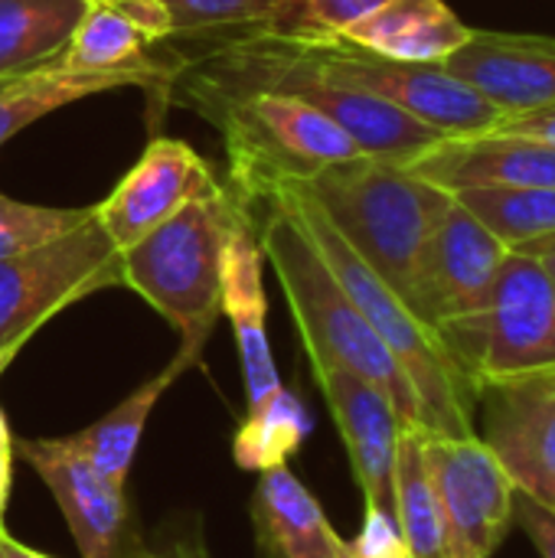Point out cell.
Returning a JSON list of instances; mask_svg holds the SVG:
<instances>
[{
	"label": "cell",
	"mask_w": 555,
	"mask_h": 558,
	"mask_svg": "<svg viewBox=\"0 0 555 558\" xmlns=\"http://www.w3.org/2000/svg\"><path fill=\"white\" fill-rule=\"evenodd\" d=\"M258 248L262 258L275 268L311 366H337L373 383L393 399L406 428H422L419 399L402 366L360 314V307L350 301V294L340 288L330 265L304 232L301 219L278 193L265 199Z\"/></svg>",
	"instance_id": "cell-1"
},
{
	"label": "cell",
	"mask_w": 555,
	"mask_h": 558,
	"mask_svg": "<svg viewBox=\"0 0 555 558\" xmlns=\"http://www.w3.org/2000/svg\"><path fill=\"white\" fill-rule=\"evenodd\" d=\"M278 196L288 199L294 216L301 219L304 232L330 265L340 288L389 347L396 363L402 366L422 412V428L432 435H474V389L451 363L448 350L442 347L438 333L429 330L409 304L343 242L324 209L301 190L288 186Z\"/></svg>",
	"instance_id": "cell-2"
},
{
	"label": "cell",
	"mask_w": 555,
	"mask_h": 558,
	"mask_svg": "<svg viewBox=\"0 0 555 558\" xmlns=\"http://www.w3.org/2000/svg\"><path fill=\"white\" fill-rule=\"evenodd\" d=\"M183 105L219 128L229 157V196L236 203H265L363 154L340 124L291 95H186Z\"/></svg>",
	"instance_id": "cell-3"
},
{
	"label": "cell",
	"mask_w": 555,
	"mask_h": 558,
	"mask_svg": "<svg viewBox=\"0 0 555 558\" xmlns=\"http://www.w3.org/2000/svg\"><path fill=\"white\" fill-rule=\"evenodd\" d=\"M334 222L343 242L406 301L425 239L451 193L406 163L360 154L321 170L301 186Z\"/></svg>",
	"instance_id": "cell-4"
},
{
	"label": "cell",
	"mask_w": 555,
	"mask_h": 558,
	"mask_svg": "<svg viewBox=\"0 0 555 558\" xmlns=\"http://www.w3.org/2000/svg\"><path fill=\"white\" fill-rule=\"evenodd\" d=\"M242 206L219 186L121 252V288L141 294L186 343L213 337L222 317V252Z\"/></svg>",
	"instance_id": "cell-5"
},
{
	"label": "cell",
	"mask_w": 555,
	"mask_h": 558,
	"mask_svg": "<svg viewBox=\"0 0 555 558\" xmlns=\"http://www.w3.org/2000/svg\"><path fill=\"white\" fill-rule=\"evenodd\" d=\"M474 396L555 373V281L540 258L510 252L487 304L438 330Z\"/></svg>",
	"instance_id": "cell-6"
},
{
	"label": "cell",
	"mask_w": 555,
	"mask_h": 558,
	"mask_svg": "<svg viewBox=\"0 0 555 558\" xmlns=\"http://www.w3.org/2000/svg\"><path fill=\"white\" fill-rule=\"evenodd\" d=\"M272 33V29H268ZM317 75L386 98L415 121L435 128L445 137H468L494 131L507 114L487 101L464 78L451 75L442 62H399L360 49L340 36H288L275 33Z\"/></svg>",
	"instance_id": "cell-7"
},
{
	"label": "cell",
	"mask_w": 555,
	"mask_h": 558,
	"mask_svg": "<svg viewBox=\"0 0 555 558\" xmlns=\"http://www.w3.org/2000/svg\"><path fill=\"white\" fill-rule=\"evenodd\" d=\"M121 284V252L92 216L62 239L0 262V376L65 307Z\"/></svg>",
	"instance_id": "cell-8"
},
{
	"label": "cell",
	"mask_w": 555,
	"mask_h": 558,
	"mask_svg": "<svg viewBox=\"0 0 555 558\" xmlns=\"http://www.w3.org/2000/svg\"><path fill=\"white\" fill-rule=\"evenodd\" d=\"M425 461L438 490L451 558H491L510 533L517 484L478 435L425 432Z\"/></svg>",
	"instance_id": "cell-9"
},
{
	"label": "cell",
	"mask_w": 555,
	"mask_h": 558,
	"mask_svg": "<svg viewBox=\"0 0 555 558\" xmlns=\"http://www.w3.org/2000/svg\"><path fill=\"white\" fill-rule=\"evenodd\" d=\"M507 258L510 248L451 196L422 245L406 304L429 330L438 333L487 304Z\"/></svg>",
	"instance_id": "cell-10"
},
{
	"label": "cell",
	"mask_w": 555,
	"mask_h": 558,
	"mask_svg": "<svg viewBox=\"0 0 555 558\" xmlns=\"http://www.w3.org/2000/svg\"><path fill=\"white\" fill-rule=\"evenodd\" d=\"M13 451L52 494L79 558H124L137 546V539L131 543L128 490L101 477L69 438H23L13 441Z\"/></svg>",
	"instance_id": "cell-11"
},
{
	"label": "cell",
	"mask_w": 555,
	"mask_h": 558,
	"mask_svg": "<svg viewBox=\"0 0 555 558\" xmlns=\"http://www.w3.org/2000/svg\"><path fill=\"white\" fill-rule=\"evenodd\" d=\"M216 190L219 183L209 163L186 141L154 137L108 199L95 206V219L111 235L118 252H124L183 206Z\"/></svg>",
	"instance_id": "cell-12"
},
{
	"label": "cell",
	"mask_w": 555,
	"mask_h": 558,
	"mask_svg": "<svg viewBox=\"0 0 555 558\" xmlns=\"http://www.w3.org/2000/svg\"><path fill=\"white\" fill-rule=\"evenodd\" d=\"M311 369L324 392L330 418L340 432V441L347 448L363 504L393 513V468H396L399 435L406 428L393 399L373 383L347 369L337 366H311Z\"/></svg>",
	"instance_id": "cell-13"
},
{
	"label": "cell",
	"mask_w": 555,
	"mask_h": 558,
	"mask_svg": "<svg viewBox=\"0 0 555 558\" xmlns=\"http://www.w3.org/2000/svg\"><path fill=\"white\" fill-rule=\"evenodd\" d=\"M478 402L487 405L484 441L517 490L546 504L555 487V373L491 386Z\"/></svg>",
	"instance_id": "cell-14"
},
{
	"label": "cell",
	"mask_w": 555,
	"mask_h": 558,
	"mask_svg": "<svg viewBox=\"0 0 555 558\" xmlns=\"http://www.w3.org/2000/svg\"><path fill=\"white\" fill-rule=\"evenodd\" d=\"M442 65L504 114L555 105V36L474 29Z\"/></svg>",
	"instance_id": "cell-15"
},
{
	"label": "cell",
	"mask_w": 555,
	"mask_h": 558,
	"mask_svg": "<svg viewBox=\"0 0 555 558\" xmlns=\"http://www.w3.org/2000/svg\"><path fill=\"white\" fill-rule=\"evenodd\" d=\"M409 170L451 196L461 190L555 186V144L494 128L468 137H442Z\"/></svg>",
	"instance_id": "cell-16"
},
{
	"label": "cell",
	"mask_w": 555,
	"mask_h": 558,
	"mask_svg": "<svg viewBox=\"0 0 555 558\" xmlns=\"http://www.w3.org/2000/svg\"><path fill=\"white\" fill-rule=\"evenodd\" d=\"M222 317L232 324L249 409H255L281 389V376L265 327L268 301L262 284V248L245 216L232 226L222 252Z\"/></svg>",
	"instance_id": "cell-17"
},
{
	"label": "cell",
	"mask_w": 555,
	"mask_h": 558,
	"mask_svg": "<svg viewBox=\"0 0 555 558\" xmlns=\"http://www.w3.org/2000/svg\"><path fill=\"white\" fill-rule=\"evenodd\" d=\"M249 510L262 558H347L343 536L291 468L265 471Z\"/></svg>",
	"instance_id": "cell-18"
},
{
	"label": "cell",
	"mask_w": 555,
	"mask_h": 558,
	"mask_svg": "<svg viewBox=\"0 0 555 558\" xmlns=\"http://www.w3.org/2000/svg\"><path fill=\"white\" fill-rule=\"evenodd\" d=\"M177 65H164L160 59H144L124 69H111V72H82V69H65L56 62L26 72L20 78H13L3 92H0V147L16 137L23 128L36 124L39 118L79 101V98H92L101 92H114L124 85H141V88H160L170 85Z\"/></svg>",
	"instance_id": "cell-19"
},
{
	"label": "cell",
	"mask_w": 555,
	"mask_h": 558,
	"mask_svg": "<svg viewBox=\"0 0 555 558\" xmlns=\"http://www.w3.org/2000/svg\"><path fill=\"white\" fill-rule=\"evenodd\" d=\"M167 39L170 20L160 0H88L59 65L111 72L150 59Z\"/></svg>",
	"instance_id": "cell-20"
},
{
	"label": "cell",
	"mask_w": 555,
	"mask_h": 558,
	"mask_svg": "<svg viewBox=\"0 0 555 558\" xmlns=\"http://www.w3.org/2000/svg\"><path fill=\"white\" fill-rule=\"evenodd\" d=\"M203 356V343H180L177 356L157 373L150 376L147 383H141L134 392H128L111 412H105L98 422L85 425L82 432L75 435H65L69 445L88 458L95 464V471L101 477H108L114 487L128 490V474H131V464L137 458V448H141V438H144V428L154 415V409L160 405V399L167 396V389L200 363Z\"/></svg>",
	"instance_id": "cell-21"
},
{
	"label": "cell",
	"mask_w": 555,
	"mask_h": 558,
	"mask_svg": "<svg viewBox=\"0 0 555 558\" xmlns=\"http://www.w3.org/2000/svg\"><path fill=\"white\" fill-rule=\"evenodd\" d=\"M468 26L445 0H389L340 39L399 62H445L471 39Z\"/></svg>",
	"instance_id": "cell-22"
},
{
	"label": "cell",
	"mask_w": 555,
	"mask_h": 558,
	"mask_svg": "<svg viewBox=\"0 0 555 558\" xmlns=\"http://www.w3.org/2000/svg\"><path fill=\"white\" fill-rule=\"evenodd\" d=\"M88 0H0V78H20L62 56Z\"/></svg>",
	"instance_id": "cell-23"
},
{
	"label": "cell",
	"mask_w": 555,
	"mask_h": 558,
	"mask_svg": "<svg viewBox=\"0 0 555 558\" xmlns=\"http://www.w3.org/2000/svg\"><path fill=\"white\" fill-rule=\"evenodd\" d=\"M393 513L412 558H451L438 490L425 461V428H402L393 468Z\"/></svg>",
	"instance_id": "cell-24"
},
{
	"label": "cell",
	"mask_w": 555,
	"mask_h": 558,
	"mask_svg": "<svg viewBox=\"0 0 555 558\" xmlns=\"http://www.w3.org/2000/svg\"><path fill=\"white\" fill-rule=\"evenodd\" d=\"M314 432L304 399L291 389H278L262 405L249 409L245 422L232 435V461L242 471H275L288 468V458L301 451Z\"/></svg>",
	"instance_id": "cell-25"
},
{
	"label": "cell",
	"mask_w": 555,
	"mask_h": 558,
	"mask_svg": "<svg viewBox=\"0 0 555 558\" xmlns=\"http://www.w3.org/2000/svg\"><path fill=\"white\" fill-rule=\"evenodd\" d=\"M455 199L484 222L510 252L555 235V186H497V190H461Z\"/></svg>",
	"instance_id": "cell-26"
},
{
	"label": "cell",
	"mask_w": 555,
	"mask_h": 558,
	"mask_svg": "<svg viewBox=\"0 0 555 558\" xmlns=\"http://www.w3.org/2000/svg\"><path fill=\"white\" fill-rule=\"evenodd\" d=\"M170 20V36L203 33H255L278 26L301 0H160Z\"/></svg>",
	"instance_id": "cell-27"
},
{
	"label": "cell",
	"mask_w": 555,
	"mask_h": 558,
	"mask_svg": "<svg viewBox=\"0 0 555 558\" xmlns=\"http://www.w3.org/2000/svg\"><path fill=\"white\" fill-rule=\"evenodd\" d=\"M88 216H92V206L85 209L36 206V203H20L0 193V262L62 239L65 232L79 229Z\"/></svg>",
	"instance_id": "cell-28"
},
{
	"label": "cell",
	"mask_w": 555,
	"mask_h": 558,
	"mask_svg": "<svg viewBox=\"0 0 555 558\" xmlns=\"http://www.w3.org/2000/svg\"><path fill=\"white\" fill-rule=\"evenodd\" d=\"M389 0H301L272 33L288 36H340Z\"/></svg>",
	"instance_id": "cell-29"
},
{
	"label": "cell",
	"mask_w": 555,
	"mask_h": 558,
	"mask_svg": "<svg viewBox=\"0 0 555 558\" xmlns=\"http://www.w3.org/2000/svg\"><path fill=\"white\" fill-rule=\"evenodd\" d=\"M347 558H412L396 523V513L366 504L360 533L353 543H347Z\"/></svg>",
	"instance_id": "cell-30"
},
{
	"label": "cell",
	"mask_w": 555,
	"mask_h": 558,
	"mask_svg": "<svg viewBox=\"0 0 555 558\" xmlns=\"http://www.w3.org/2000/svg\"><path fill=\"white\" fill-rule=\"evenodd\" d=\"M514 523H520V530L530 536V543L536 546L540 556L555 558V510L540 504L536 497L517 490V497H514Z\"/></svg>",
	"instance_id": "cell-31"
},
{
	"label": "cell",
	"mask_w": 555,
	"mask_h": 558,
	"mask_svg": "<svg viewBox=\"0 0 555 558\" xmlns=\"http://www.w3.org/2000/svg\"><path fill=\"white\" fill-rule=\"evenodd\" d=\"M124 558H213V553H209L200 520H190L183 530L170 533L164 543H157V546L137 543Z\"/></svg>",
	"instance_id": "cell-32"
},
{
	"label": "cell",
	"mask_w": 555,
	"mask_h": 558,
	"mask_svg": "<svg viewBox=\"0 0 555 558\" xmlns=\"http://www.w3.org/2000/svg\"><path fill=\"white\" fill-rule=\"evenodd\" d=\"M497 131H510V134H523V137H533V141L555 144V105H543V108H533V111L507 114L497 124Z\"/></svg>",
	"instance_id": "cell-33"
},
{
	"label": "cell",
	"mask_w": 555,
	"mask_h": 558,
	"mask_svg": "<svg viewBox=\"0 0 555 558\" xmlns=\"http://www.w3.org/2000/svg\"><path fill=\"white\" fill-rule=\"evenodd\" d=\"M13 454H16V451H0V530H7V526H3V517H7L10 481H13Z\"/></svg>",
	"instance_id": "cell-34"
},
{
	"label": "cell",
	"mask_w": 555,
	"mask_h": 558,
	"mask_svg": "<svg viewBox=\"0 0 555 558\" xmlns=\"http://www.w3.org/2000/svg\"><path fill=\"white\" fill-rule=\"evenodd\" d=\"M0 558H52V556H46V553H39V549H29V546H23L20 539H13L7 530H0Z\"/></svg>",
	"instance_id": "cell-35"
},
{
	"label": "cell",
	"mask_w": 555,
	"mask_h": 558,
	"mask_svg": "<svg viewBox=\"0 0 555 558\" xmlns=\"http://www.w3.org/2000/svg\"><path fill=\"white\" fill-rule=\"evenodd\" d=\"M517 255H530V258H543V255H553L555 252V235H543V239H533L520 248H514Z\"/></svg>",
	"instance_id": "cell-36"
},
{
	"label": "cell",
	"mask_w": 555,
	"mask_h": 558,
	"mask_svg": "<svg viewBox=\"0 0 555 558\" xmlns=\"http://www.w3.org/2000/svg\"><path fill=\"white\" fill-rule=\"evenodd\" d=\"M0 451H13V435H10V422L0 412Z\"/></svg>",
	"instance_id": "cell-37"
},
{
	"label": "cell",
	"mask_w": 555,
	"mask_h": 558,
	"mask_svg": "<svg viewBox=\"0 0 555 558\" xmlns=\"http://www.w3.org/2000/svg\"><path fill=\"white\" fill-rule=\"evenodd\" d=\"M540 262H543V268H546V271L553 275V281H555V252H553V255H543Z\"/></svg>",
	"instance_id": "cell-38"
},
{
	"label": "cell",
	"mask_w": 555,
	"mask_h": 558,
	"mask_svg": "<svg viewBox=\"0 0 555 558\" xmlns=\"http://www.w3.org/2000/svg\"><path fill=\"white\" fill-rule=\"evenodd\" d=\"M546 507H550V510H555V487H553V494H550V500H546Z\"/></svg>",
	"instance_id": "cell-39"
},
{
	"label": "cell",
	"mask_w": 555,
	"mask_h": 558,
	"mask_svg": "<svg viewBox=\"0 0 555 558\" xmlns=\"http://www.w3.org/2000/svg\"><path fill=\"white\" fill-rule=\"evenodd\" d=\"M10 82H13V78H0V92H3V88H7Z\"/></svg>",
	"instance_id": "cell-40"
}]
</instances>
